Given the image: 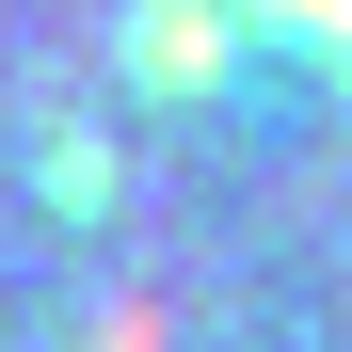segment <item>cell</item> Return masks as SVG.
<instances>
[{
    "instance_id": "obj_1",
    "label": "cell",
    "mask_w": 352,
    "mask_h": 352,
    "mask_svg": "<svg viewBox=\"0 0 352 352\" xmlns=\"http://www.w3.org/2000/svg\"><path fill=\"white\" fill-rule=\"evenodd\" d=\"M129 48H144V80H160V96H192V80L224 65V0H144V32H129Z\"/></svg>"
},
{
    "instance_id": "obj_2",
    "label": "cell",
    "mask_w": 352,
    "mask_h": 352,
    "mask_svg": "<svg viewBox=\"0 0 352 352\" xmlns=\"http://www.w3.org/2000/svg\"><path fill=\"white\" fill-rule=\"evenodd\" d=\"M272 32H305V48H352V0H256Z\"/></svg>"
}]
</instances>
